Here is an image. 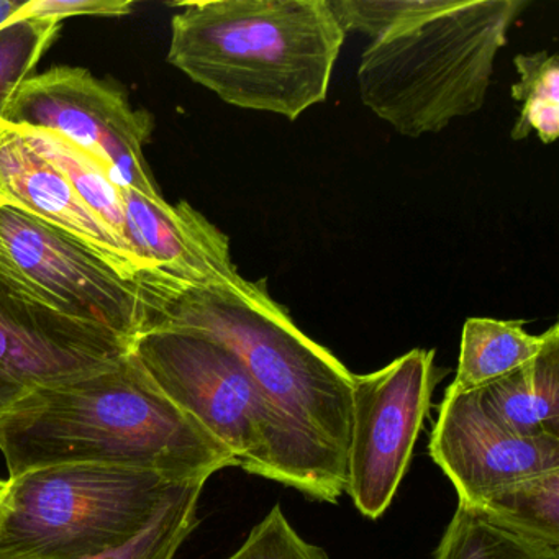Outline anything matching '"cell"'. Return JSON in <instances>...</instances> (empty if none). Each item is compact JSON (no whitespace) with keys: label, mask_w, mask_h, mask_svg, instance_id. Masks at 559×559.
<instances>
[{"label":"cell","mask_w":559,"mask_h":559,"mask_svg":"<svg viewBox=\"0 0 559 559\" xmlns=\"http://www.w3.org/2000/svg\"><path fill=\"white\" fill-rule=\"evenodd\" d=\"M513 67L519 81L512 86V97L522 110L510 135L520 142L535 132L545 145H551L559 136V57L548 51L520 53Z\"/></svg>","instance_id":"19"},{"label":"cell","mask_w":559,"mask_h":559,"mask_svg":"<svg viewBox=\"0 0 559 559\" xmlns=\"http://www.w3.org/2000/svg\"><path fill=\"white\" fill-rule=\"evenodd\" d=\"M0 207H2V204H0Z\"/></svg>","instance_id":"27"},{"label":"cell","mask_w":559,"mask_h":559,"mask_svg":"<svg viewBox=\"0 0 559 559\" xmlns=\"http://www.w3.org/2000/svg\"><path fill=\"white\" fill-rule=\"evenodd\" d=\"M9 476L103 464L207 480L238 466L231 451L176 407L132 352L99 371L38 389L0 421Z\"/></svg>","instance_id":"1"},{"label":"cell","mask_w":559,"mask_h":559,"mask_svg":"<svg viewBox=\"0 0 559 559\" xmlns=\"http://www.w3.org/2000/svg\"><path fill=\"white\" fill-rule=\"evenodd\" d=\"M126 240L150 276L176 286H238L230 240L186 201L171 205L122 188Z\"/></svg>","instance_id":"12"},{"label":"cell","mask_w":559,"mask_h":559,"mask_svg":"<svg viewBox=\"0 0 559 559\" xmlns=\"http://www.w3.org/2000/svg\"><path fill=\"white\" fill-rule=\"evenodd\" d=\"M166 473L58 464L0 493V559H86L127 545L194 484Z\"/></svg>","instance_id":"6"},{"label":"cell","mask_w":559,"mask_h":559,"mask_svg":"<svg viewBox=\"0 0 559 559\" xmlns=\"http://www.w3.org/2000/svg\"><path fill=\"white\" fill-rule=\"evenodd\" d=\"M0 274L60 316L132 343L171 293L123 276L80 238L11 205L0 207Z\"/></svg>","instance_id":"7"},{"label":"cell","mask_w":559,"mask_h":559,"mask_svg":"<svg viewBox=\"0 0 559 559\" xmlns=\"http://www.w3.org/2000/svg\"><path fill=\"white\" fill-rule=\"evenodd\" d=\"M21 130L32 146L60 166L86 207L104 225H107L120 241L126 243L122 188L117 185L112 171L99 159L57 133L45 132V130Z\"/></svg>","instance_id":"17"},{"label":"cell","mask_w":559,"mask_h":559,"mask_svg":"<svg viewBox=\"0 0 559 559\" xmlns=\"http://www.w3.org/2000/svg\"><path fill=\"white\" fill-rule=\"evenodd\" d=\"M430 456L460 502L479 506L513 480L559 469V437L513 433L479 407L474 392L447 389L431 431Z\"/></svg>","instance_id":"11"},{"label":"cell","mask_w":559,"mask_h":559,"mask_svg":"<svg viewBox=\"0 0 559 559\" xmlns=\"http://www.w3.org/2000/svg\"><path fill=\"white\" fill-rule=\"evenodd\" d=\"M27 2H14V0H0V27L21 17Z\"/></svg>","instance_id":"25"},{"label":"cell","mask_w":559,"mask_h":559,"mask_svg":"<svg viewBox=\"0 0 559 559\" xmlns=\"http://www.w3.org/2000/svg\"><path fill=\"white\" fill-rule=\"evenodd\" d=\"M150 329L195 330L228 346L271 404L346 483L353 372L294 323L266 280L179 286Z\"/></svg>","instance_id":"3"},{"label":"cell","mask_w":559,"mask_h":559,"mask_svg":"<svg viewBox=\"0 0 559 559\" xmlns=\"http://www.w3.org/2000/svg\"><path fill=\"white\" fill-rule=\"evenodd\" d=\"M5 483H8V480L0 479V493H2V490H4Z\"/></svg>","instance_id":"26"},{"label":"cell","mask_w":559,"mask_h":559,"mask_svg":"<svg viewBox=\"0 0 559 559\" xmlns=\"http://www.w3.org/2000/svg\"><path fill=\"white\" fill-rule=\"evenodd\" d=\"M132 342L48 309L0 274V421L38 389L114 365Z\"/></svg>","instance_id":"10"},{"label":"cell","mask_w":559,"mask_h":559,"mask_svg":"<svg viewBox=\"0 0 559 559\" xmlns=\"http://www.w3.org/2000/svg\"><path fill=\"white\" fill-rule=\"evenodd\" d=\"M129 0H28L21 15L37 19L123 17L132 14Z\"/></svg>","instance_id":"24"},{"label":"cell","mask_w":559,"mask_h":559,"mask_svg":"<svg viewBox=\"0 0 559 559\" xmlns=\"http://www.w3.org/2000/svg\"><path fill=\"white\" fill-rule=\"evenodd\" d=\"M132 353L159 391L228 448L250 474L336 503L345 479L271 404L241 359L205 333L150 329Z\"/></svg>","instance_id":"5"},{"label":"cell","mask_w":559,"mask_h":559,"mask_svg":"<svg viewBox=\"0 0 559 559\" xmlns=\"http://www.w3.org/2000/svg\"><path fill=\"white\" fill-rule=\"evenodd\" d=\"M528 0H435L433 8L369 41L358 68L359 97L408 139L479 112L497 55Z\"/></svg>","instance_id":"4"},{"label":"cell","mask_w":559,"mask_h":559,"mask_svg":"<svg viewBox=\"0 0 559 559\" xmlns=\"http://www.w3.org/2000/svg\"><path fill=\"white\" fill-rule=\"evenodd\" d=\"M0 204L48 222L93 248L123 276L162 289L116 237L81 201L57 163L31 145L17 127L0 123Z\"/></svg>","instance_id":"13"},{"label":"cell","mask_w":559,"mask_h":559,"mask_svg":"<svg viewBox=\"0 0 559 559\" xmlns=\"http://www.w3.org/2000/svg\"><path fill=\"white\" fill-rule=\"evenodd\" d=\"M447 372L435 349L415 348L379 371L353 374L345 492L366 519H381L394 500Z\"/></svg>","instance_id":"8"},{"label":"cell","mask_w":559,"mask_h":559,"mask_svg":"<svg viewBox=\"0 0 559 559\" xmlns=\"http://www.w3.org/2000/svg\"><path fill=\"white\" fill-rule=\"evenodd\" d=\"M61 22L21 15L0 27V123L19 87L57 40Z\"/></svg>","instance_id":"20"},{"label":"cell","mask_w":559,"mask_h":559,"mask_svg":"<svg viewBox=\"0 0 559 559\" xmlns=\"http://www.w3.org/2000/svg\"><path fill=\"white\" fill-rule=\"evenodd\" d=\"M227 559H329L325 549L306 542L280 506L251 530L247 542Z\"/></svg>","instance_id":"23"},{"label":"cell","mask_w":559,"mask_h":559,"mask_svg":"<svg viewBox=\"0 0 559 559\" xmlns=\"http://www.w3.org/2000/svg\"><path fill=\"white\" fill-rule=\"evenodd\" d=\"M168 61L238 109L294 122L325 103L346 34L329 0L182 2Z\"/></svg>","instance_id":"2"},{"label":"cell","mask_w":559,"mask_h":559,"mask_svg":"<svg viewBox=\"0 0 559 559\" xmlns=\"http://www.w3.org/2000/svg\"><path fill=\"white\" fill-rule=\"evenodd\" d=\"M474 392L490 418L522 437H559V333L526 365Z\"/></svg>","instance_id":"14"},{"label":"cell","mask_w":559,"mask_h":559,"mask_svg":"<svg viewBox=\"0 0 559 559\" xmlns=\"http://www.w3.org/2000/svg\"><path fill=\"white\" fill-rule=\"evenodd\" d=\"M433 559H559V545L520 532L473 503H457Z\"/></svg>","instance_id":"16"},{"label":"cell","mask_w":559,"mask_h":559,"mask_svg":"<svg viewBox=\"0 0 559 559\" xmlns=\"http://www.w3.org/2000/svg\"><path fill=\"white\" fill-rule=\"evenodd\" d=\"M476 507L520 532L559 545V469L513 480Z\"/></svg>","instance_id":"18"},{"label":"cell","mask_w":559,"mask_h":559,"mask_svg":"<svg viewBox=\"0 0 559 559\" xmlns=\"http://www.w3.org/2000/svg\"><path fill=\"white\" fill-rule=\"evenodd\" d=\"M204 486L205 483H198L186 490L132 542L86 559H175L182 543L198 526V503Z\"/></svg>","instance_id":"21"},{"label":"cell","mask_w":559,"mask_h":559,"mask_svg":"<svg viewBox=\"0 0 559 559\" xmlns=\"http://www.w3.org/2000/svg\"><path fill=\"white\" fill-rule=\"evenodd\" d=\"M2 123L57 133L107 166L120 188L162 198L143 155L152 116L133 109L122 91L84 68H51L28 78Z\"/></svg>","instance_id":"9"},{"label":"cell","mask_w":559,"mask_h":559,"mask_svg":"<svg viewBox=\"0 0 559 559\" xmlns=\"http://www.w3.org/2000/svg\"><path fill=\"white\" fill-rule=\"evenodd\" d=\"M522 320L471 317L461 335L460 362L450 391L471 392L503 378L539 355L559 326L530 335Z\"/></svg>","instance_id":"15"},{"label":"cell","mask_w":559,"mask_h":559,"mask_svg":"<svg viewBox=\"0 0 559 559\" xmlns=\"http://www.w3.org/2000/svg\"><path fill=\"white\" fill-rule=\"evenodd\" d=\"M329 4L345 34L356 32L374 41L430 11L435 0H329Z\"/></svg>","instance_id":"22"}]
</instances>
